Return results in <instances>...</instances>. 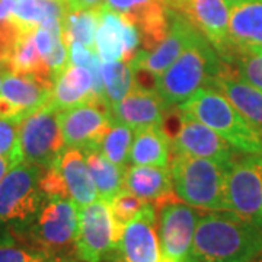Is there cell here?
<instances>
[{
    "instance_id": "6da1fadb",
    "label": "cell",
    "mask_w": 262,
    "mask_h": 262,
    "mask_svg": "<svg viewBox=\"0 0 262 262\" xmlns=\"http://www.w3.org/2000/svg\"><path fill=\"white\" fill-rule=\"evenodd\" d=\"M262 253V229L229 210L203 211L192 241L196 262H252Z\"/></svg>"
},
{
    "instance_id": "7a4b0ae2",
    "label": "cell",
    "mask_w": 262,
    "mask_h": 262,
    "mask_svg": "<svg viewBox=\"0 0 262 262\" xmlns=\"http://www.w3.org/2000/svg\"><path fill=\"white\" fill-rule=\"evenodd\" d=\"M226 61L200 31L187 48L155 79V89L168 108L188 101L201 88H211Z\"/></svg>"
},
{
    "instance_id": "3957f363",
    "label": "cell",
    "mask_w": 262,
    "mask_h": 262,
    "mask_svg": "<svg viewBox=\"0 0 262 262\" xmlns=\"http://www.w3.org/2000/svg\"><path fill=\"white\" fill-rule=\"evenodd\" d=\"M230 165L182 153H170L169 168L175 194L201 211L229 210L226 177Z\"/></svg>"
},
{
    "instance_id": "277c9868",
    "label": "cell",
    "mask_w": 262,
    "mask_h": 262,
    "mask_svg": "<svg viewBox=\"0 0 262 262\" xmlns=\"http://www.w3.org/2000/svg\"><path fill=\"white\" fill-rule=\"evenodd\" d=\"M178 108L220 134L234 150L245 155H262V131L253 127L233 103L215 89H198Z\"/></svg>"
},
{
    "instance_id": "5b68a950",
    "label": "cell",
    "mask_w": 262,
    "mask_h": 262,
    "mask_svg": "<svg viewBox=\"0 0 262 262\" xmlns=\"http://www.w3.org/2000/svg\"><path fill=\"white\" fill-rule=\"evenodd\" d=\"M79 207L72 200L46 196L34 220L18 239L48 258L76 256Z\"/></svg>"
},
{
    "instance_id": "8992f818",
    "label": "cell",
    "mask_w": 262,
    "mask_h": 262,
    "mask_svg": "<svg viewBox=\"0 0 262 262\" xmlns=\"http://www.w3.org/2000/svg\"><path fill=\"white\" fill-rule=\"evenodd\" d=\"M44 168L20 162L0 181V232L22 233L41 208L46 195L39 187Z\"/></svg>"
},
{
    "instance_id": "52a82bcc",
    "label": "cell",
    "mask_w": 262,
    "mask_h": 262,
    "mask_svg": "<svg viewBox=\"0 0 262 262\" xmlns=\"http://www.w3.org/2000/svg\"><path fill=\"white\" fill-rule=\"evenodd\" d=\"M60 113V110L48 102L22 120L19 144L24 162L47 169L64 151Z\"/></svg>"
},
{
    "instance_id": "ba28073f",
    "label": "cell",
    "mask_w": 262,
    "mask_h": 262,
    "mask_svg": "<svg viewBox=\"0 0 262 262\" xmlns=\"http://www.w3.org/2000/svg\"><path fill=\"white\" fill-rule=\"evenodd\" d=\"M120 234L114 223L110 204L96 198L79 207L76 232V258L82 262H101L118 252Z\"/></svg>"
},
{
    "instance_id": "9c48e42d",
    "label": "cell",
    "mask_w": 262,
    "mask_h": 262,
    "mask_svg": "<svg viewBox=\"0 0 262 262\" xmlns=\"http://www.w3.org/2000/svg\"><path fill=\"white\" fill-rule=\"evenodd\" d=\"M229 211L262 229V155H236L227 169Z\"/></svg>"
},
{
    "instance_id": "30bf717a",
    "label": "cell",
    "mask_w": 262,
    "mask_h": 262,
    "mask_svg": "<svg viewBox=\"0 0 262 262\" xmlns=\"http://www.w3.org/2000/svg\"><path fill=\"white\" fill-rule=\"evenodd\" d=\"M158 234L166 262L192 261V241L200 211L181 200L158 208Z\"/></svg>"
},
{
    "instance_id": "8fae6325",
    "label": "cell",
    "mask_w": 262,
    "mask_h": 262,
    "mask_svg": "<svg viewBox=\"0 0 262 262\" xmlns=\"http://www.w3.org/2000/svg\"><path fill=\"white\" fill-rule=\"evenodd\" d=\"M173 115L177 127L173 133L168 134L170 153L204 158L226 165L232 163L236 156L234 149L220 134L194 117L181 111L178 106H175Z\"/></svg>"
},
{
    "instance_id": "7c38bea8",
    "label": "cell",
    "mask_w": 262,
    "mask_h": 262,
    "mask_svg": "<svg viewBox=\"0 0 262 262\" xmlns=\"http://www.w3.org/2000/svg\"><path fill=\"white\" fill-rule=\"evenodd\" d=\"M111 124L110 106L102 102H86L60 113L64 146L82 151L99 149Z\"/></svg>"
},
{
    "instance_id": "4fadbf2b",
    "label": "cell",
    "mask_w": 262,
    "mask_h": 262,
    "mask_svg": "<svg viewBox=\"0 0 262 262\" xmlns=\"http://www.w3.org/2000/svg\"><path fill=\"white\" fill-rule=\"evenodd\" d=\"M140 46L141 35L136 24L102 5L95 38V48L101 61H131L140 51Z\"/></svg>"
},
{
    "instance_id": "5bb4252c",
    "label": "cell",
    "mask_w": 262,
    "mask_h": 262,
    "mask_svg": "<svg viewBox=\"0 0 262 262\" xmlns=\"http://www.w3.org/2000/svg\"><path fill=\"white\" fill-rule=\"evenodd\" d=\"M53 80L6 70L0 89V117L20 118L50 102Z\"/></svg>"
},
{
    "instance_id": "9a60e30c",
    "label": "cell",
    "mask_w": 262,
    "mask_h": 262,
    "mask_svg": "<svg viewBox=\"0 0 262 262\" xmlns=\"http://www.w3.org/2000/svg\"><path fill=\"white\" fill-rule=\"evenodd\" d=\"M198 29L192 27L179 12L169 6V29L166 37L150 51L140 50L130 63L134 73L159 77L195 37Z\"/></svg>"
},
{
    "instance_id": "2e32d148",
    "label": "cell",
    "mask_w": 262,
    "mask_h": 262,
    "mask_svg": "<svg viewBox=\"0 0 262 262\" xmlns=\"http://www.w3.org/2000/svg\"><path fill=\"white\" fill-rule=\"evenodd\" d=\"M117 251L125 262H166L160 248L155 204L147 203L122 227Z\"/></svg>"
},
{
    "instance_id": "e0dca14e",
    "label": "cell",
    "mask_w": 262,
    "mask_h": 262,
    "mask_svg": "<svg viewBox=\"0 0 262 262\" xmlns=\"http://www.w3.org/2000/svg\"><path fill=\"white\" fill-rule=\"evenodd\" d=\"M179 12L214 46L225 58L229 53V6L225 0H169Z\"/></svg>"
},
{
    "instance_id": "ac0fdd59",
    "label": "cell",
    "mask_w": 262,
    "mask_h": 262,
    "mask_svg": "<svg viewBox=\"0 0 262 262\" xmlns=\"http://www.w3.org/2000/svg\"><path fill=\"white\" fill-rule=\"evenodd\" d=\"M103 6L136 24L144 51L153 50L168 34L169 0H103Z\"/></svg>"
},
{
    "instance_id": "d6986e66",
    "label": "cell",
    "mask_w": 262,
    "mask_h": 262,
    "mask_svg": "<svg viewBox=\"0 0 262 262\" xmlns=\"http://www.w3.org/2000/svg\"><path fill=\"white\" fill-rule=\"evenodd\" d=\"M168 110L156 89L136 83L121 102L110 106V114L113 122L139 131L147 127H162Z\"/></svg>"
},
{
    "instance_id": "ffe728a7",
    "label": "cell",
    "mask_w": 262,
    "mask_h": 262,
    "mask_svg": "<svg viewBox=\"0 0 262 262\" xmlns=\"http://www.w3.org/2000/svg\"><path fill=\"white\" fill-rule=\"evenodd\" d=\"M262 53V0H241L229 8V53Z\"/></svg>"
},
{
    "instance_id": "44dd1931",
    "label": "cell",
    "mask_w": 262,
    "mask_h": 262,
    "mask_svg": "<svg viewBox=\"0 0 262 262\" xmlns=\"http://www.w3.org/2000/svg\"><path fill=\"white\" fill-rule=\"evenodd\" d=\"M124 189L133 192L141 200L160 206L179 200L175 189L169 166L133 165L124 173Z\"/></svg>"
},
{
    "instance_id": "7402d4cb",
    "label": "cell",
    "mask_w": 262,
    "mask_h": 262,
    "mask_svg": "<svg viewBox=\"0 0 262 262\" xmlns=\"http://www.w3.org/2000/svg\"><path fill=\"white\" fill-rule=\"evenodd\" d=\"M50 102L60 111L86 102L106 103L95 94L91 72L86 67L70 63L54 77Z\"/></svg>"
},
{
    "instance_id": "603a6c76",
    "label": "cell",
    "mask_w": 262,
    "mask_h": 262,
    "mask_svg": "<svg viewBox=\"0 0 262 262\" xmlns=\"http://www.w3.org/2000/svg\"><path fill=\"white\" fill-rule=\"evenodd\" d=\"M211 89L225 95L253 127L262 131V91L242 80L229 63H226Z\"/></svg>"
},
{
    "instance_id": "cb8c5ba5",
    "label": "cell",
    "mask_w": 262,
    "mask_h": 262,
    "mask_svg": "<svg viewBox=\"0 0 262 262\" xmlns=\"http://www.w3.org/2000/svg\"><path fill=\"white\" fill-rule=\"evenodd\" d=\"M54 163L64 181L69 198L76 206L83 207L99 198L82 150L66 147Z\"/></svg>"
},
{
    "instance_id": "d4e9b609",
    "label": "cell",
    "mask_w": 262,
    "mask_h": 262,
    "mask_svg": "<svg viewBox=\"0 0 262 262\" xmlns=\"http://www.w3.org/2000/svg\"><path fill=\"white\" fill-rule=\"evenodd\" d=\"M170 141L162 127L134 131L130 150V165L169 166Z\"/></svg>"
},
{
    "instance_id": "484cf974",
    "label": "cell",
    "mask_w": 262,
    "mask_h": 262,
    "mask_svg": "<svg viewBox=\"0 0 262 262\" xmlns=\"http://www.w3.org/2000/svg\"><path fill=\"white\" fill-rule=\"evenodd\" d=\"M84 158L89 173L92 177L98 196L110 203L114 196L124 189V170L114 165L99 149L84 150Z\"/></svg>"
},
{
    "instance_id": "4316f807",
    "label": "cell",
    "mask_w": 262,
    "mask_h": 262,
    "mask_svg": "<svg viewBox=\"0 0 262 262\" xmlns=\"http://www.w3.org/2000/svg\"><path fill=\"white\" fill-rule=\"evenodd\" d=\"M8 70L22 75H34L53 80L50 69L44 63L34 41V29L19 34L8 60Z\"/></svg>"
},
{
    "instance_id": "83f0119b",
    "label": "cell",
    "mask_w": 262,
    "mask_h": 262,
    "mask_svg": "<svg viewBox=\"0 0 262 262\" xmlns=\"http://www.w3.org/2000/svg\"><path fill=\"white\" fill-rule=\"evenodd\" d=\"M99 25V8L82 9L72 8L63 18V41L66 47L80 42L84 47L95 48V38Z\"/></svg>"
},
{
    "instance_id": "f1b7e54d",
    "label": "cell",
    "mask_w": 262,
    "mask_h": 262,
    "mask_svg": "<svg viewBox=\"0 0 262 262\" xmlns=\"http://www.w3.org/2000/svg\"><path fill=\"white\" fill-rule=\"evenodd\" d=\"M103 96L108 106L121 102L136 86V73L130 61L102 63Z\"/></svg>"
},
{
    "instance_id": "f546056e",
    "label": "cell",
    "mask_w": 262,
    "mask_h": 262,
    "mask_svg": "<svg viewBox=\"0 0 262 262\" xmlns=\"http://www.w3.org/2000/svg\"><path fill=\"white\" fill-rule=\"evenodd\" d=\"M133 140L134 130L120 122H113L103 137L99 150L106 159L111 160L114 165H117L125 172L130 165V150Z\"/></svg>"
},
{
    "instance_id": "4dcf8cb0",
    "label": "cell",
    "mask_w": 262,
    "mask_h": 262,
    "mask_svg": "<svg viewBox=\"0 0 262 262\" xmlns=\"http://www.w3.org/2000/svg\"><path fill=\"white\" fill-rule=\"evenodd\" d=\"M50 259L41 251L31 248L10 232H0V262H46Z\"/></svg>"
},
{
    "instance_id": "1f68e13d",
    "label": "cell",
    "mask_w": 262,
    "mask_h": 262,
    "mask_svg": "<svg viewBox=\"0 0 262 262\" xmlns=\"http://www.w3.org/2000/svg\"><path fill=\"white\" fill-rule=\"evenodd\" d=\"M20 122V118L0 117V158L6 160L10 168L24 162L19 144Z\"/></svg>"
},
{
    "instance_id": "d6a6232c",
    "label": "cell",
    "mask_w": 262,
    "mask_h": 262,
    "mask_svg": "<svg viewBox=\"0 0 262 262\" xmlns=\"http://www.w3.org/2000/svg\"><path fill=\"white\" fill-rule=\"evenodd\" d=\"M108 204L111 208V214H113L114 223L118 230V234H121L122 227L140 213L141 208L147 204V201L134 195L127 189H122Z\"/></svg>"
},
{
    "instance_id": "836d02e7",
    "label": "cell",
    "mask_w": 262,
    "mask_h": 262,
    "mask_svg": "<svg viewBox=\"0 0 262 262\" xmlns=\"http://www.w3.org/2000/svg\"><path fill=\"white\" fill-rule=\"evenodd\" d=\"M227 63L242 80L262 91V53L234 54Z\"/></svg>"
},
{
    "instance_id": "e575fe53",
    "label": "cell",
    "mask_w": 262,
    "mask_h": 262,
    "mask_svg": "<svg viewBox=\"0 0 262 262\" xmlns=\"http://www.w3.org/2000/svg\"><path fill=\"white\" fill-rule=\"evenodd\" d=\"M13 0H0V53L9 60L10 51L18 39L20 31L12 18Z\"/></svg>"
},
{
    "instance_id": "d590c367",
    "label": "cell",
    "mask_w": 262,
    "mask_h": 262,
    "mask_svg": "<svg viewBox=\"0 0 262 262\" xmlns=\"http://www.w3.org/2000/svg\"><path fill=\"white\" fill-rule=\"evenodd\" d=\"M73 8L82 9H98L103 5V0H72Z\"/></svg>"
},
{
    "instance_id": "8d00e7d4",
    "label": "cell",
    "mask_w": 262,
    "mask_h": 262,
    "mask_svg": "<svg viewBox=\"0 0 262 262\" xmlns=\"http://www.w3.org/2000/svg\"><path fill=\"white\" fill-rule=\"evenodd\" d=\"M46 262H82L79 261L76 256H56V258H50Z\"/></svg>"
},
{
    "instance_id": "74e56055",
    "label": "cell",
    "mask_w": 262,
    "mask_h": 262,
    "mask_svg": "<svg viewBox=\"0 0 262 262\" xmlns=\"http://www.w3.org/2000/svg\"><path fill=\"white\" fill-rule=\"evenodd\" d=\"M10 169L9 163L6 162V160L3 159V158H0V181L3 179V177L8 173V170Z\"/></svg>"
},
{
    "instance_id": "f35d334b",
    "label": "cell",
    "mask_w": 262,
    "mask_h": 262,
    "mask_svg": "<svg viewBox=\"0 0 262 262\" xmlns=\"http://www.w3.org/2000/svg\"><path fill=\"white\" fill-rule=\"evenodd\" d=\"M106 262H125V261H124V258L120 255V252H115L108 258V261Z\"/></svg>"
},
{
    "instance_id": "ab89813d",
    "label": "cell",
    "mask_w": 262,
    "mask_h": 262,
    "mask_svg": "<svg viewBox=\"0 0 262 262\" xmlns=\"http://www.w3.org/2000/svg\"><path fill=\"white\" fill-rule=\"evenodd\" d=\"M0 70H8V60L0 53Z\"/></svg>"
},
{
    "instance_id": "60d3db41",
    "label": "cell",
    "mask_w": 262,
    "mask_h": 262,
    "mask_svg": "<svg viewBox=\"0 0 262 262\" xmlns=\"http://www.w3.org/2000/svg\"><path fill=\"white\" fill-rule=\"evenodd\" d=\"M226 3H227V6L230 8L232 5H234V3H237V2H241V0H225Z\"/></svg>"
},
{
    "instance_id": "b9f144b4",
    "label": "cell",
    "mask_w": 262,
    "mask_h": 262,
    "mask_svg": "<svg viewBox=\"0 0 262 262\" xmlns=\"http://www.w3.org/2000/svg\"><path fill=\"white\" fill-rule=\"evenodd\" d=\"M6 70H0V89H2V83H3V76H5Z\"/></svg>"
},
{
    "instance_id": "7bdbcfd3",
    "label": "cell",
    "mask_w": 262,
    "mask_h": 262,
    "mask_svg": "<svg viewBox=\"0 0 262 262\" xmlns=\"http://www.w3.org/2000/svg\"><path fill=\"white\" fill-rule=\"evenodd\" d=\"M252 262H262V253L258 256V258H256V259H253Z\"/></svg>"
},
{
    "instance_id": "ee69618b",
    "label": "cell",
    "mask_w": 262,
    "mask_h": 262,
    "mask_svg": "<svg viewBox=\"0 0 262 262\" xmlns=\"http://www.w3.org/2000/svg\"><path fill=\"white\" fill-rule=\"evenodd\" d=\"M67 2H70V3H72V0H67ZM72 6H73V3H72Z\"/></svg>"
},
{
    "instance_id": "f6af8a7d",
    "label": "cell",
    "mask_w": 262,
    "mask_h": 262,
    "mask_svg": "<svg viewBox=\"0 0 262 262\" xmlns=\"http://www.w3.org/2000/svg\"><path fill=\"white\" fill-rule=\"evenodd\" d=\"M191 262H196V261H194V259H192V261H191Z\"/></svg>"
}]
</instances>
